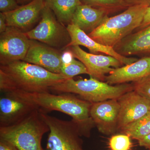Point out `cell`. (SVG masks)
I'll list each match as a JSON object with an SVG mask.
<instances>
[{
    "label": "cell",
    "instance_id": "6da1fadb",
    "mask_svg": "<svg viewBox=\"0 0 150 150\" xmlns=\"http://www.w3.org/2000/svg\"><path fill=\"white\" fill-rule=\"evenodd\" d=\"M67 79L62 74L51 72L40 66L23 61L0 67V90L2 93L48 92L51 87Z\"/></svg>",
    "mask_w": 150,
    "mask_h": 150
},
{
    "label": "cell",
    "instance_id": "7a4b0ae2",
    "mask_svg": "<svg viewBox=\"0 0 150 150\" xmlns=\"http://www.w3.org/2000/svg\"><path fill=\"white\" fill-rule=\"evenodd\" d=\"M41 111L56 110L71 116L81 136L90 137L95 126L90 115L92 103L69 93L54 94L48 92L28 93Z\"/></svg>",
    "mask_w": 150,
    "mask_h": 150
},
{
    "label": "cell",
    "instance_id": "3957f363",
    "mask_svg": "<svg viewBox=\"0 0 150 150\" xmlns=\"http://www.w3.org/2000/svg\"><path fill=\"white\" fill-rule=\"evenodd\" d=\"M148 7L131 6L122 13L108 18L88 35L98 43L114 48L142 24Z\"/></svg>",
    "mask_w": 150,
    "mask_h": 150
},
{
    "label": "cell",
    "instance_id": "277c9868",
    "mask_svg": "<svg viewBox=\"0 0 150 150\" xmlns=\"http://www.w3.org/2000/svg\"><path fill=\"white\" fill-rule=\"evenodd\" d=\"M50 90L58 93L76 94L81 99L93 103L118 99L126 93L134 90V86L128 83L112 86L90 76L89 79L77 80L73 78L68 79Z\"/></svg>",
    "mask_w": 150,
    "mask_h": 150
},
{
    "label": "cell",
    "instance_id": "5b68a950",
    "mask_svg": "<svg viewBox=\"0 0 150 150\" xmlns=\"http://www.w3.org/2000/svg\"><path fill=\"white\" fill-rule=\"evenodd\" d=\"M49 130L39 109L16 124L0 127V138L12 143L19 150H43L42 138Z\"/></svg>",
    "mask_w": 150,
    "mask_h": 150
},
{
    "label": "cell",
    "instance_id": "8992f818",
    "mask_svg": "<svg viewBox=\"0 0 150 150\" xmlns=\"http://www.w3.org/2000/svg\"><path fill=\"white\" fill-rule=\"evenodd\" d=\"M40 20L35 27L25 33L28 38L37 40L60 51L66 50L71 42L67 26L57 19L46 4Z\"/></svg>",
    "mask_w": 150,
    "mask_h": 150
},
{
    "label": "cell",
    "instance_id": "52a82bcc",
    "mask_svg": "<svg viewBox=\"0 0 150 150\" xmlns=\"http://www.w3.org/2000/svg\"><path fill=\"white\" fill-rule=\"evenodd\" d=\"M40 111L50 129L46 150H84L80 138L81 135L72 120H61Z\"/></svg>",
    "mask_w": 150,
    "mask_h": 150
},
{
    "label": "cell",
    "instance_id": "ba28073f",
    "mask_svg": "<svg viewBox=\"0 0 150 150\" xmlns=\"http://www.w3.org/2000/svg\"><path fill=\"white\" fill-rule=\"evenodd\" d=\"M3 93L0 98V127L16 124L39 109L27 93L11 91Z\"/></svg>",
    "mask_w": 150,
    "mask_h": 150
},
{
    "label": "cell",
    "instance_id": "9c48e42d",
    "mask_svg": "<svg viewBox=\"0 0 150 150\" xmlns=\"http://www.w3.org/2000/svg\"><path fill=\"white\" fill-rule=\"evenodd\" d=\"M30 39L17 28L8 27L0 35L1 65L23 61L29 48Z\"/></svg>",
    "mask_w": 150,
    "mask_h": 150
},
{
    "label": "cell",
    "instance_id": "30bf717a",
    "mask_svg": "<svg viewBox=\"0 0 150 150\" xmlns=\"http://www.w3.org/2000/svg\"><path fill=\"white\" fill-rule=\"evenodd\" d=\"M67 49L85 66L90 76L102 81H105L106 76L114 69L123 65L114 57L87 53L79 46H71Z\"/></svg>",
    "mask_w": 150,
    "mask_h": 150
},
{
    "label": "cell",
    "instance_id": "8fae6325",
    "mask_svg": "<svg viewBox=\"0 0 150 150\" xmlns=\"http://www.w3.org/2000/svg\"><path fill=\"white\" fill-rule=\"evenodd\" d=\"M23 61L40 66L51 72L61 74L63 53L37 40H30L29 48Z\"/></svg>",
    "mask_w": 150,
    "mask_h": 150
},
{
    "label": "cell",
    "instance_id": "7c38bea8",
    "mask_svg": "<svg viewBox=\"0 0 150 150\" xmlns=\"http://www.w3.org/2000/svg\"><path fill=\"white\" fill-rule=\"evenodd\" d=\"M120 105L118 131L137 121L150 111V100L135 91L128 92L118 99Z\"/></svg>",
    "mask_w": 150,
    "mask_h": 150
},
{
    "label": "cell",
    "instance_id": "4fadbf2b",
    "mask_svg": "<svg viewBox=\"0 0 150 150\" xmlns=\"http://www.w3.org/2000/svg\"><path fill=\"white\" fill-rule=\"evenodd\" d=\"M120 105L117 99H110L92 103L90 115L98 131L106 135L118 131Z\"/></svg>",
    "mask_w": 150,
    "mask_h": 150
},
{
    "label": "cell",
    "instance_id": "5bb4252c",
    "mask_svg": "<svg viewBox=\"0 0 150 150\" xmlns=\"http://www.w3.org/2000/svg\"><path fill=\"white\" fill-rule=\"evenodd\" d=\"M45 6V0H32L15 10L3 13L8 27L15 28L24 33L29 31L40 19Z\"/></svg>",
    "mask_w": 150,
    "mask_h": 150
},
{
    "label": "cell",
    "instance_id": "9a60e30c",
    "mask_svg": "<svg viewBox=\"0 0 150 150\" xmlns=\"http://www.w3.org/2000/svg\"><path fill=\"white\" fill-rule=\"evenodd\" d=\"M67 27L71 37V42L68 44L67 48L73 46H84L87 48L91 54L103 53L114 57L125 65L130 64L138 60L134 57L122 56L118 54L114 48L98 43L74 25L69 24Z\"/></svg>",
    "mask_w": 150,
    "mask_h": 150
},
{
    "label": "cell",
    "instance_id": "2e32d148",
    "mask_svg": "<svg viewBox=\"0 0 150 150\" xmlns=\"http://www.w3.org/2000/svg\"><path fill=\"white\" fill-rule=\"evenodd\" d=\"M150 75V56L138 59L130 64L114 69L106 76L105 81L110 85L136 82Z\"/></svg>",
    "mask_w": 150,
    "mask_h": 150
},
{
    "label": "cell",
    "instance_id": "e0dca14e",
    "mask_svg": "<svg viewBox=\"0 0 150 150\" xmlns=\"http://www.w3.org/2000/svg\"><path fill=\"white\" fill-rule=\"evenodd\" d=\"M114 50L122 56L150 54V25L131 33L114 47Z\"/></svg>",
    "mask_w": 150,
    "mask_h": 150
},
{
    "label": "cell",
    "instance_id": "ac0fdd59",
    "mask_svg": "<svg viewBox=\"0 0 150 150\" xmlns=\"http://www.w3.org/2000/svg\"><path fill=\"white\" fill-rule=\"evenodd\" d=\"M108 14L103 10L82 4L75 11L71 24L88 34L104 22L108 17Z\"/></svg>",
    "mask_w": 150,
    "mask_h": 150
},
{
    "label": "cell",
    "instance_id": "d6986e66",
    "mask_svg": "<svg viewBox=\"0 0 150 150\" xmlns=\"http://www.w3.org/2000/svg\"><path fill=\"white\" fill-rule=\"evenodd\" d=\"M45 4L65 26L71 23L75 11L82 4L81 0H45Z\"/></svg>",
    "mask_w": 150,
    "mask_h": 150
},
{
    "label": "cell",
    "instance_id": "ffe728a7",
    "mask_svg": "<svg viewBox=\"0 0 150 150\" xmlns=\"http://www.w3.org/2000/svg\"><path fill=\"white\" fill-rule=\"evenodd\" d=\"M137 141L150 134V111L137 121L125 126L120 130Z\"/></svg>",
    "mask_w": 150,
    "mask_h": 150
},
{
    "label": "cell",
    "instance_id": "44dd1931",
    "mask_svg": "<svg viewBox=\"0 0 150 150\" xmlns=\"http://www.w3.org/2000/svg\"><path fill=\"white\" fill-rule=\"evenodd\" d=\"M81 1L83 4L101 9L106 11L108 14L128 8L124 0H81Z\"/></svg>",
    "mask_w": 150,
    "mask_h": 150
},
{
    "label": "cell",
    "instance_id": "7402d4cb",
    "mask_svg": "<svg viewBox=\"0 0 150 150\" xmlns=\"http://www.w3.org/2000/svg\"><path fill=\"white\" fill-rule=\"evenodd\" d=\"M61 74L69 79L80 74H88V72L85 66L74 57L69 61L63 62Z\"/></svg>",
    "mask_w": 150,
    "mask_h": 150
},
{
    "label": "cell",
    "instance_id": "603a6c76",
    "mask_svg": "<svg viewBox=\"0 0 150 150\" xmlns=\"http://www.w3.org/2000/svg\"><path fill=\"white\" fill-rule=\"evenodd\" d=\"M108 144L110 150H131L132 147L131 137L123 133L112 135Z\"/></svg>",
    "mask_w": 150,
    "mask_h": 150
},
{
    "label": "cell",
    "instance_id": "cb8c5ba5",
    "mask_svg": "<svg viewBox=\"0 0 150 150\" xmlns=\"http://www.w3.org/2000/svg\"><path fill=\"white\" fill-rule=\"evenodd\" d=\"M134 91L150 100V75L134 82Z\"/></svg>",
    "mask_w": 150,
    "mask_h": 150
},
{
    "label": "cell",
    "instance_id": "d4e9b609",
    "mask_svg": "<svg viewBox=\"0 0 150 150\" xmlns=\"http://www.w3.org/2000/svg\"><path fill=\"white\" fill-rule=\"evenodd\" d=\"M17 0H0L1 13L9 12L19 7Z\"/></svg>",
    "mask_w": 150,
    "mask_h": 150
},
{
    "label": "cell",
    "instance_id": "484cf974",
    "mask_svg": "<svg viewBox=\"0 0 150 150\" xmlns=\"http://www.w3.org/2000/svg\"><path fill=\"white\" fill-rule=\"evenodd\" d=\"M0 150H19L12 143L0 138Z\"/></svg>",
    "mask_w": 150,
    "mask_h": 150
},
{
    "label": "cell",
    "instance_id": "4316f807",
    "mask_svg": "<svg viewBox=\"0 0 150 150\" xmlns=\"http://www.w3.org/2000/svg\"><path fill=\"white\" fill-rule=\"evenodd\" d=\"M129 7L131 6L143 5L148 7L150 6V0H124Z\"/></svg>",
    "mask_w": 150,
    "mask_h": 150
},
{
    "label": "cell",
    "instance_id": "83f0119b",
    "mask_svg": "<svg viewBox=\"0 0 150 150\" xmlns=\"http://www.w3.org/2000/svg\"><path fill=\"white\" fill-rule=\"evenodd\" d=\"M150 25V6L148 7L142 24L138 30H141Z\"/></svg>",
    "mask_w": 150,
    "mask_h": 150
},
{
    "label": "cell",
    "instance_id": "f1b7e54d",
    "mask_svg": "<svg viewBox=\"0 0 150 150\" xmlns=\"http://www.w3.org/2000/svg\"><path fill=\"white\" fill-rule=\"evenodd\" d=\"M139 145L148 150H150V134L138 140Z\"/></svg>",
    "mask_w": 150,
    "mask_h": 150
},
{
    "label": "cell",
    "instance_id": "f546056e",
    "mask_svg": "<svg viewBox=\"0 0 150 150\" xmlns=\"http://www.w3.org/2000/svg\"><path fill=\"white\" fill-rule=\"evenodd\" d=\"M8 26L6 22L5 17L4 13H0V33L5 32Z\"/></svg>",
    "mask_w": 150,
    "mask_h": 150
},
{
    "label": "cell",
    "instance_id": "4dcf8cb0",
    "mask_svg": "<svg viewBox=\"0 0 150 150\" xmlns=\"http://www.w3.org/2000/svg\"><path fill=\"white\" fill-rule=\"evenodd\" d=\"M27 1V0H17L18 2L20 3H22L24 2L25 1Z\"/></svg>",
    "mask_w": 150,
    "mask_h": 150
},
{
    "label": "cell",
    "instance_id": "1f68e13d",
    "mask_svg": "<svg viewBox=\"0 0 150 150\" xmlns=\"http://www.w3.org/2000/svg\"></svg>",
    "mask_w": 150,
    "mask_h": 150
}]
</instances>
